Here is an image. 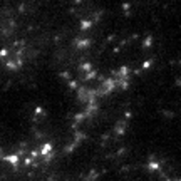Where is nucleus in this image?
I'll list each match as a JSON object with an SVG mask.
<instances>
[{"label":"nucleus","mask_w":181,"mask_h":181,"mask_svg":"<svg viewBox=\"0 0 181 181\" xmlns=\"http://www.w3.org/2000/svg\"><path fill=\"white\" fill-rule=\"evenodd\" d=\"M50 151H52V146H50L49 142H45V144H44V148H42V151H40V154H42V156H49V153H50Z\"/></svg>","instance_id":"f257e3e1"},{"label":"nucleus","mask_w":181,"mask_h":181,"mask_svg":"<svg viewBox=\"0 0 181 181\" xmlns=\"http://www.w3.org/2000/svg\"><path fill=\"white\" fill-rule=\"evenodd\" d=\"M3 159H5V161H10L12 164H17V161H19V158H17L15 154H8V156H3Z\"/></svg>","instance_id":"f03ea898"},{"label":"nucleus","mask_w":181,"mask_h":181,"mask_svg":"<svg viewBox=\"0 0 181 181\" xmlns=\"http://www.w3.org/2000/svg\"><path fill=\"white\" fill-rule=\"evenodd\" d=\"M89 25H91V22H82V24H81V27H82V29H87V27H89Z\"/></svg>","instance_id":"7ed1b4c3"}]
</instances>
